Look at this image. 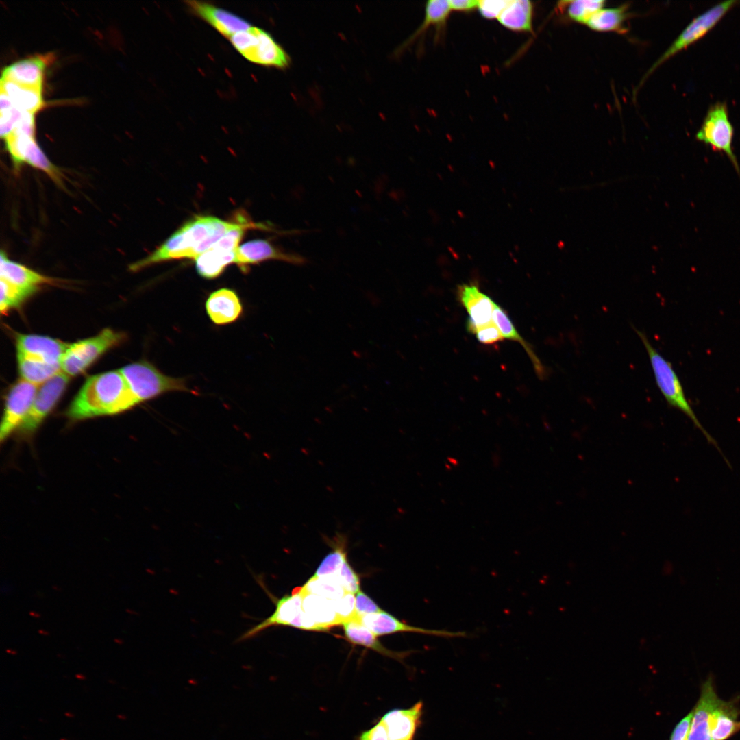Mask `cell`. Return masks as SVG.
<instances>
[{"instance_id": "cell-1", "label": "cell", "mask_w": 740, "mask_h": 740, "mask_svg": "<svg viewBox=\"0 0 740 740\" xmlns=\"http://www.w3.org/2000/svg\"><path fill=\"white\" fill-rule=\"evenodd\" d=\"M236 221H226L210 215H197L186 222L148 256L130 264L137 271L153 264L181 258L195 259L209 249L229 231L247 219L237 214Z\"/></svg>"}, {"instance_id": "cell-2", "label": "cell", "mask_w": 740, "mask_h": 740, "mask_svg": "<svg viewBox=\"0 0 740 740\" xmlns=\"http://www.w3.org/2000/svg\"><path fill=\"white\" fill-rule=\"evenodd\" d=\"M135 406L120 369L92 375L85 381L70 404L66 415L72 420L116 414Z\"/></svg>"}, {"instance_id": "cell-3", "label": "cell", "mask_w": 740, "mask_h": 740, "mask_svg": "<svg viewBox=\"0 0 740 740\" xmlns=\"http://www.w3.org/2000/svg\"><path fill=\"white\" fill-rule=\"evenodd\" d=\"M648 354L656 385L667 404L687 415L706 436L707 441L719 449L715 439L700 423L689 403L680 380L671 364L650 343L645 334L634 328Z\"/></svg>"}, {"instance_id": "cell-4", "label": "cell", "mask_w": 740, "mask_h": 740, "mask_svg": "<svg viewBox=\"0 0 740 740\" xmlns=\"http://www.w3.org/2000/svg\"><path fill=\"white\" fill-rule=\"evenodd\" d=\"M134 406L172 391L193 393L183 378L164 374L147 361H138L120 369Z\"/></svg>"}, {"instance_id": "cell-5", "label": "cell", "mask_w": 740, "mask_h": 740, "mask_svg": "<svg viewBox=\"0 0 740 740\" xmlns=\"http://www.w3.org/2000/svg\"><path fill=\"white\" fill-rule=\"evenodd\" d=\"M230 41L247 60L268 67L286 69L291 58L267 32L256 27L232 35Z\"/></svg>"}, {"instance_id": "cell-6", "label": "cell", "mask_w": 740, "mask_h": 740, "mask_svg": "<svg viewBox=\"0 0 740 740\" xmlns=\"http://www.w3.org/2000/svg\"><path fill=\"white\" fill-rule=\"evenodd\" d=\"M124 339L121 332L106 328L94 336L69 344L60 361L61 371L69 377L77 375Z\"/></svg>"}, {"instance_id": "cell-7", "label": "cell", "mask_w": 740, "mask_h": 740, "mask_svg": "<svg viewBox=\"0 0 740 740\" xmlns=\"http://www.w3.org/2000/svg\"><path fill=\"white\" fill-rule=\"evenodd\" d=\"M305 594L301 588L291 595L275 601L274 612L260 623L245 632L239 641L252 639L273 626H288L304 630H321L319 626L304 611L302 604Z\"/></svg>"}, {"instance_id": "cell-8", "label": "cell", "mask_w": 740, "mask_h": 740, "mask_svg": "<svg viewBox=\"0 0 740 740\" xmlns=\"http://www.w3.org/2000/svg\"><path fill=\"white\" fill-rule=\"evenodd\" d=\"M735 3V1L722 2L695 18L683 29L669 48L647 71L637 89H638L647 78L665 61L678 52L685 49L706 35L722 18Z\"/></svg>"}, {"instance_id": "cell-9", "label": "cell", "mask_w": 740, "mask_h": 740, "mask_svg": "<svg viewBox=\"0 0 740 740\" xmlns=\"http://www.w3.org/2000/svg\"><path fill=\"white\" fill-rule=\"evenodd\" d=\"M733 134V127L728 119L726 105L717 103L708 111L696 134V138L714 150L724 152L739 173L740 169L732 147Z\"/></svg>"}, {"instance_id": "cell-10", "label": "cell", "mask_w": 740, "mask_h": 740, "mask_svg": "<svg viewBox=\"0 0 740 740\" xmlns=\"http://www.w3.org/2000/svg\"><path fill=\"white\" fill-rule=\"evenodd\" d=\"M62 371L38 388L31 410L19 426L21 436H31L54 408L69 382Z\"/></svg>"}, {"instance_id": "cell-11", "label": "cell", "mask_w": 740, "mask_h": 740, "mask_svg": "<svg viewBox=\"0 0 740 740\" xmlns=\"http://www.w3.org/2000/svg\"><path fill=\"white\" fill-rule=\"evenodd\" d=\"M38 388V385L21 379L9 390L1 425V442L23 422L31 410Z\"/></svg>"}, {"instance_id": "cell-12", "label": "cell", "mask_w": 740, "mask_h": 740, "mask_svg": "<svg viewBox=\"0 0 740 740\" xmlns=\"http://www.w3.org/2000/svg\"><path fill=\"white\" fill-rule=\"evenodd\" d=\"M8 151L16 166L23 162L45 172L57 184H62L59 169L47 158L34 137L12 133L5 139Z\"/></svg>"}, {"instance_id": "cell-13", "label": "cell", "mask_w": 740, "mask_h": 740, "mask_svg": "<svg viewBox=\"0 0 740 740\" xmlns=\"http://www.w3.org/2000/svg\"><path fill=\"white\" fill-rule=\"evenodd\" d=\"M457 297L468 313L466 327L470 330L493 321L495 303L473 284H463L457 287Z\"/></svg>"}, {"instance_id": "cell-14", "label": "cell", "mask_w": 740, "mask_h": 740, "mask_svg": "<svg viewBox=\"0 0 740 740\" xmlns=\"http://www.w3.org/2000/svg\"><path fill=\"white\" fill-rule=\"evenodd\" d=\"M268 260H278L295 264H305L307 260L297 254L286 253L265 240H253L238 247L235 264L247 272L249 264Z\"/></svg>"}, {"instance_id": "cell-15", "label": "cell", "mask_w": 740, "mask_h": 740, "mask_svg": "<svg viewBox=\"0 0 740 740\" xmlns=\"http://www.w3.org/2000/svg\"><path fill=\"white\" fill-rule=\"evenodd\" d=\"M185 3L194 14L227 38L252 27L243 18L208 3L198 1H186Z\"/></svg>"}, {"instance_id": "cell-16", "label": "cell", "mask_w": 740, "mask_h": 740, "mask_svg": "<svg viewBox=\"0 0 740 740\" xmlns=\"http://www.w3.org/2000/svg\"><path fill=\"white\" fill-rule=\"evenodd\" d=\"M423 708V702L419 701L408 708L393 709L380 717L388 740H414Z\"/></svg>"}, {"instance_id": "cell-17", "label": "cell", "mask_w": 740, "mask_h": 740, "mask_svg": "<svg viewBox=\"0 0 740 740\" xmlns=\"http://www.w3.org/2000/svg\"><path fill=\"white\" fill-rule=\"evenodd\" d=\"M360 621L377 637L396 632H414L445 638L467 637L465 632H451L412 626L403 623L384 610L362 616Z\"/></svg>"}, {"instance_id": "cell-18", "label": "cell", "mask_w": 740, "mask_h": 740, "mask_svg": "<svg viewBox=\"0 0 740 740\" xmlns=\"http://www.w3.org/2000/svg\"><path fill=\"white\" fill-rule=\"evenodd\" d=\"M720 700L713 677L709 675L701 684L700 698L693 707V716L687 740H712L709 717Z\"/></svg>"}, {"instance_id": "cell-19", "label": "cell", "mask_w": 740, "mask_h": 740, "mask_svg": "<svg viewBox=\"0 0 740 740\" xmlns=\"http://www.w3.org/2000/svg\"><path fill=\"white\" fill-rule=\"evenodd\" d=\"M69 344L51 337L36 334H18L16 338L17 353L60 364Z\"/></svg>"}, {"instance_id": "cell-20", "label": "cell", "mask_w": 740, "mask_h": 740, "mask_svg": "<svg viewBox=\"0 0 740 740\" xmlns=\"http://www.w3.org/2000/svg\"><path fill=\"white\" fill-rule=\"evenodd\" d=\"M205 306L210 319L219 325L236 321L243 312V305L238 295L234 290L227 288L211 293Z\"/></svg>"}, {"instance_id": "cell-21", "label": "cell", "mask_w": 740, "mask_h": 740, "mask_svg": "<svg viewBox=\"0 0 740 740\" xmlns=\"http://www.w3.org/2000/svg\"><path fill=\"white\" fill-rule=\"evenodd\" d=\"M740 708L735 699L720 700L709 717L712 740H727L740 731Z\"/></svg>"}, {"instance_id": "cell-22", "label": "cell", "mask_w": 740, "mask_h": 740, "mask_svg": "<svg viewBox=\"0 0 740 740\" xmlns=\"http://www.w3.org/2000/svg\"><path fill=\"white\" fill-rule=\"evenodd\" d=\"M452 12L449 1L430 0L425 6V15L422 23L399 47L396 49L395 55L400 54L406 49L422 36L431 26L436 29L439 36L445 27L447 19Z\"/></svg>"}, {"instance_id": "cell-23", "label": "cell", "mask_w": 740, "mask_h": 740, "mask_svg": "<svg viewBox=\"0 0 740 740\" xmlns=\"http://www.w3.org/2000/svg\"><path fill=\"white\" fill-rule=\"evenodd\" d=\"M45 60L44 57H34L16 62L3 69L2 78L23 86L42 87Z\"/></svg>"}, {"instance_id": "cell-24", "label": "cell", "mask_w": 740, "mask_h": 740, "mask_svg": "<svg viewBox=\"0 0 740 740\" xmlns=\"http://www.w3.org/2000/svg\"><path fill=\"white\" fill-rule=\"evenodd\" d=\"M236 251L214 244L195 259L198 274L208 280L219 277L227 265L235 263Z\"/></svg>"}, {"instance_id": "cell-25", "label": "cell", "mask_w": 740, "mask_h": 740, "mask_svg": "<svg viewBox=\"0 0 740 740\" xmlns=\"http://www.w3.org/2000/svg\"><path fill=\"white\" fill-rule=\"evenodd\" d=\"M1 278L23 287H36L52 284L54 279L43 275L18 262L9 260L4 251L1 253Z\"/></svg>"}, {"instance_id": "cell-26", "label": "cell", "mask_w": 740, "mask_h": 740, "mask_svg": "<svg viewBox=\"0 0 740 740\" xmlns=\"http://www.w3.org/2000/svg\"><path fill=\"white\" fill-rule=\"evenodd\" d=\"M534 5L528 0H510L497 21L515 32H532Z\"/></svg>"}, {"instance_id": "cell-27", "label": "cell", "mask_w": 740, "mask_h": 740, "mask_svg": "<svg viewBox=\"0 0 740 740\" xmlns=\"http://www.w3.org/2000/svg\"><path fill=\"white\" fill-rule=\"evenodd\" d=\"M341 625L346 638L352 643L362 645L399 661L410 654L405 652H394L385 648L378 640V637L361 622L360 618L352 619Z\"/></svg>"}, {"instance_id": "cell-28", "label": "cell", "mask_w": 740, "mask_h": 740, "mask_svg": "<svg viewBox=\"0 0 740 740\" xmlns=\"http://www.w3.org/2000/svg\"><path fill=\"white\" fill-rule=\"evenodd\" d=\"M1 91L5 93L20 110L34 114L43 106L42 87L18 84L1 77Z\"/></svg>"}, {"instance_id": "cell-29", "label": "cell", "mask_w": 740, "mask_h": 740, "mask_svg": "<svg viewBox=\"0 0 740 740\" xmlns=\"http://www.w3.org/2000/svg\"><path fill=\"white\" fill-rule=\"evenodd\" d=\"M492 319L504 338L517 341L521 344L530 358L537 376L543 379L547 375L545 368L535 354L531 345L518 332L505 310L497 304L494 307Z\"/></svg>"}, {"instance_id": "cell-30", "label": "cell", "mask_w": 740, "mask_h": 740, "mask_svg": "<svg viewBox=\"0 0 740 740\" xmlns=\"http://www.w3.org/2000/svg\"><path fill=\"white\" fill-rule=\"evenodd\" d=\"M17 362L21 379L38 386L61 371L60 364L49 363L18 353H17Z\"/></svg>"}, {"instance_id": "cell-31", "label": "cell", "mask_w": 740, "mask_h": 740, "mask_svg": "<svg viewBox=\"0 0 740 740\" xmlns=\"http://www.w3.org/2000/svg\"><path fill=\"white\" fill-rule=\"evenodd\" d=\"M628 5H620L613 8H602L596 12L585 24L589 28L599 32H615L625 33L624 25L628 18Z\"/></svg>"}, {"instance_id": "cell-32", "label": "cell", "mask_w": 740, "mask_h": 740, "mask_svg": "<svg viewBox=\"0 0 740 740\" xmlns=\"http://www.w3.org/2000/svg\"><path fill=\"white\" fill-rule=\"evenodd\" d=\"M302 607L304 611L319 626L321 630L340 624L331 600L307 593L304 595Z\"/></svg>"}, {"instance_id": "cell-33", "label": "cell", "mask_w": 740, "mask_h": 740, "mask_svg": "<svg viewBox=\"0 0 740 740\" xmlns=\"http://www.w3.org/2000/svg\"><path fill=\"white\" fill-rule=\"evenodd\" d=\"M330 543L332 545V551L321 561L313 577L333 576L341 569L343 563L347 560L345 537L338 534L333 541H330Z\"/></svg>"}, {"instance_id": "cell-34", "label": "cell", "mask_w": 740, "mask_h": 740, "mask_svg": "<svg viewBox=\"0 0 740 740\" xmlns=\"http://www.w3.org/2000/svg\"><path fill=\"white\" fill-rule=\"evenodd\" d=\"M36 287H23L1 278L0 310L5 314L10 309L20 306L36 291Z\"/></svg>"}, {"instance_id": "cell-35", "label": "cell", "mask_w": 740, "mask_h": 740, "mask_svg": "<svg viewBox=\"0 0 740 740\" xmlns=\"http://www.w3.org/2000/svg\"><path fill=\"white\" fill-rule=\"evenodd\" d=\"M301 589L304 594H314L331 600H337L346 593L343 588L332 577L312 576Z\"/></svg>"}, {"instance_id": "cell-36", "label": "cell", "mask_w": 740, "mask_h": 740, "mask_svg": "<svg viewBox=\"0 0 740 740\" xmlns=\"http://www.w3.org/2000/svg\"><path fill=\"white\" fill-rule=\"evenodd\" d=\"M0 103L1 136L5 139L13 132L25 112L16 107L10 98L2 91L0 94Z\"/></svg>"}, {"instance_id": "cell-37", "label": "cell", "mask_w": 740, "mask_h": 740, "mask_svg": "<svg viewBox=\"0 0 740 740\" xmlns=\"http://www.w3.org/2000/svg\"><path fill=\"white\" fill-rule=\"evenodd\" d=\"M605 1L576 0L565 2L567 17L572 21L586 24L599 10L605 7Z\"/></svg>"}, {"instance_id": "cell-38", "label": "cell", "mask_w": 740, "mask_h": 740, "mask_svg": "<svg viewBox=\"0 0 740 740\" xmlns=\"http://www.w3.org/2000/svg\"><path fill=\"white\" fill-rule=\"evenodd\" d=\"M331 577L343 588L346 593L355 595L360 591L359 578L347 560L343 563L341 569Z\"/></svg>"}, {"instance_id": "cell-39", "label": "cell", "mask_w": 740, "mask_h": 740, "mask_svg": "<svg viewBox=\"0 0 740 740\" xmlns=\"http://www.w3.org/2000/svg\"><path fill=\"white\" fill-rule=\"evenodd\" d=\"M340 624L357 617L355 610V595L346 593L341 597L332 600Z\"/></svg>"}, {"instance_id": "cell-40", "label": "cell", "mask_w": 740, "mask_h": 740, "mask_svg": "<svg viewBox=\"0 0 740 740\" xmlns=\"http://www.w3.org/2000/svg\"><path fill=\"white\" fill-rule=\"evenodd\" d=\"M469 332L475 335L477 340L484 345L497 343L504 339L499 328L493 321L474 328L470 330Z\"/></svg>"}, {"instance_id": "cell-41", "label": "cell", "mask_w": 740, "mask_h": 740, "mask_svg": "<svg viewBox=\"0 0 740 740\" xmlns=\"http://www.w3.org/2000/svg\"><path fill=\"white\" fill-rule=\"evenodd\" d=\"M509 2V0L479 1L478 10L484 18L497 19Z\"/></svg>"}, {"instance_id": "cell-42", "label": "cell", "mask_w": 740, "mask_h": 740, "mask_svg": "<svg viewBox=\"0 0 740 740\" xmlns=\"http://www.w3.org/2000/svg\"><path fill=\"white\" fill-rule=\"evenodd\" d=\"M355 610L359 618L382 611L376 603L361 590L355 594Z\"/></svg>"}, {"instance_id": "cell-43", "label": "cell", "mask_w": 740, "mask_h": 740, "mask_svg": "<svg viewBox=\"0 0 740 740\" xmlns=\"http://www.w3.org/2000/svg\"><path fill=\"white\" fill-rule=\"evenodd\" d=\"M693 716V708L675 726L669 740H687Z\"/></svg>"}, {"instance_id": "cell-44", "label": "cell", "mask_w": 740, "mask_h": 740, "mask_svg": "<svg viewBox=\"0 0 740 740\" xmlns=\"http://www.w3.org/2000/svg\"><path fill=\"white\" fill-rule=\"evenodd\" d=\"M358 740H388L383 724L379 720L369 729L362 732Z\"/></svg>"}, {"instance_id": "cell-45", "label": "cell", "mask_w": 740, "mask_h": 740, "mask_svg": "<svg viewBox=\"0 0 740 740\" xmlns=\"http://www.w3.org/2000/svg\"><path fill=\"white\" fill-rule=\"evenodd\" d=\"M479 1L476 0H449V5L451 11L460 12H471L478 10Z\"/></svg>"}, {"instance_id": "cell-46", "label": "cell", "mask_w": 740, "mask_h": 740, "mask_svg": "<svg viewBox=\"0 0 740 740\" xmlns=\"http://www.w3.org/2000/svg\"><path fill=\"white\" fill-rule=\"evenodd\" d=\"M29 615H30L31 616H33V617H36V618H37V617H40V615L39 613H38L35 612V611H31V612L29 613Z\"/></svg>"}, {"instance_id": "cell-47", "label": "cell", "mask_w": 740, "mask_h": 740, "mask_svg": "<svg viewBox=\"0 0 740 740\" xmlns=\"http://www.w3.org/2000/svg\"><path fill=\"white\" fill-rule=\"evenodd\" d=\"M5 651H6V652H8L9 654H13V655L17 654V652L16 650H13L12 649H7Z\"/></svg>"}, {"instance_id": "cell-48", "label": "cell", "mask_w": 740, "mask_h": 740, "mask_svg": "<svg viewBox=\"0 0 740 740\" xmlns=\"http://www.w3.org/2000/svg\"><path fill=\"white\" fill-rule=\"evenodd\" d=\"M38 632H39L40 634H44V635H49V632H47V631H46V630H38Z\"/></svg>"}, {"instance_id": "cell-49", "label": "cell", "mask_w": 740, "mask_h": 740, "mask_svg": "<svg viewBox=\"0 0 740 740\" xmlns=\"http://www.w3.org/2000/svg\"><path fill=\"white\" fill-rule=\"evenodd\" d=\"M114 641L118 644H123V641L121 640V639H115Z\"/></svg>"}]
</instances>
